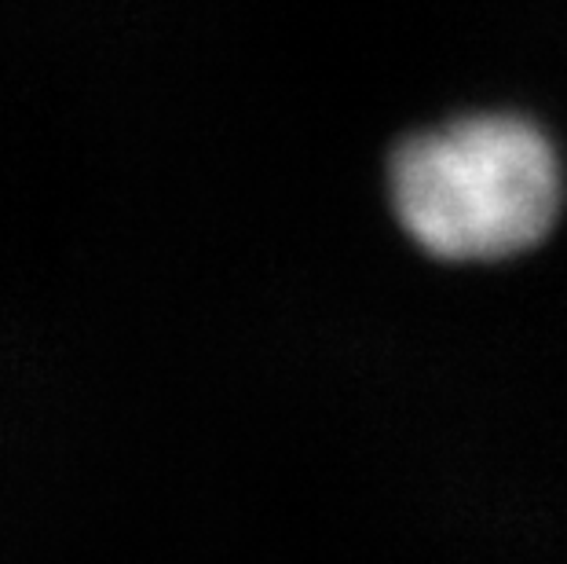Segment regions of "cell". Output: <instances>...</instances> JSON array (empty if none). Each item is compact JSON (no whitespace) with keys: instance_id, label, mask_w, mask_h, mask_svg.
Segmentation results:
<instances>
[{"instance_id":"cell-1","label":"cell","mask_w":567,"mask_h":564,"mask_svg":"<svg viewBox=\"0 0 567 564\" xmlns=\"http://www.w3.org/2000/svg\"><path fill=\"white\" fill-rule=\"evenodd\" d=\"M384 198L421 257L494 268L549 243L567 206V170L530 117L462 114L395 143Z\"/></svg>"}]
</instances>
